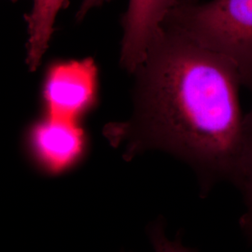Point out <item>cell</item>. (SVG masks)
Here are the masks:
<instances>
[{"label":"cell","mask_w":252,"mask_h":252,"mask_svg":"<svg viewBox=\"0 0 252 252\" xmlns=\"http://www.w3.org/2000/svg\"><path fill=\"white\" fill-rule=\"evenodd\" d=\"M135 110L104 135L124 158L158 150L187 163L207 194L233 182L243 142L242 82L232 63L171 28L162 31L135 70Z\"/></svg>","instance_id":"1"},{"label":"cell","mask_w":252,"mask_h":252,"mask_svg":"<svg viewBox=\"0 0 252 252\" xmlns=\"http://www.w3.org/2000/svg\"><path fill=\"white\" fill-rule=\"evenodd\" d=\"M163 27L223 56L252 89V0H179Z\"/></svg>","instance_id":"2"},{"label":"cell","mask_w":252,"mask_h":252,"mask_svg":"<svg viewBox=\"0 0 252 252\" xmlns=\"http://www.w3.org/2000/svg\"><path fill=\"white\" fill-rule=\"evenodd\" d=\"M26 148L39 171L55 177L81 162L87 150V137L78 121L48 117L30 129Z\"/></svg>","instance_id":"3"},{"label":"cell","mask_w":252,"mask_h":252,"mask_svg":"<svg viewBox=\"0 0 252 252\" xmlns=\"http://www.w3.org/2000/svg\"><path fill=\"white\" fill-rule=\"evenodd\" d=\"M95 81L96 70L91 60L54 65L44 86L48 116L78 121L94 102Z\"/></svg>","instance_id":"4"},{"label":"cell","mask_w":252,"mask_h":252,"mask_svg":"<svg viewBox=\"0 0 252 252\" xmlns=\"http://www.w3.org/2000/svg\"><path fill=\"white\" fill-rule=\"evenodd\" d=\"M179 0H129L124 16L121 63L135 72Z\"/></svg>","instance_id":"5"},{"label":"cell","mask_w":252,"mask_h":252,"mask_svg":"<svg viewBox=\"0 0 252 252\" xmlns=\"http://www.w3.org/2000/svg\"><path fill=\"white\" fill-rule=\"evenodd\" d=\"M65 0H36L27 15V63L35 71L42 60L54 32L56 17Z\"/></svg>","instance_id":"6"},{"label":"cell","mask_w":252,"mask_h":252,"mask_svg":"<svg viewBox=\"0 0 252 252\" xmlns=\"http://www.w3.org/2000/svg\"><path fill=\"white\" fill-rule=\"evenodd\" d=\"M233 183L240 190L245 205L239 226L245 236L252 241V108L245 114L242 149Z\"/></svg>","instance_id":"7"},{"label":"cell","mask_w":252,"mask_h":252,"mask_svg":"<svg viewBox=\"0 0 252 252\" xmlns=\"http://www.w3.org/2000/svg\"><path fill=\"white\" fill-rule=\"evenodd\" d=\"M149 236L153 243L154 252H196L195 250L185 247L180 237L170 240L164 232L162 220H158L149 228Z\"/></svg>","instance_id":"8"},{"label":"cell","mask_w":252,"mask_h":252,"mask_svg":"<svg viewBox=\"0 0 252 252\" xmlns=\"http://www.w3.org/2000/svg\"><path fill=\"white\" fill-rule=\"evenodd\" d=\"M108 0H82L81 7L78 9L77 13V19L82 20L84 18L92 9L98 8L104 3L108 2Z\"/></svg>","instance_id":"9"},{"label":"cell","mask_w":252,"mask_h":252,"mask_svg":"<svg viewBox=\"0 0 252 252\" xmlns=\"http://www.w3.org/2000/svg\"><path fill=\"white\" fill-rule=\"evenodd\" d=\"M33 1H34V2H35V1H36V0H33Z\"/></svg>","instance_id":"10"}]
</instances>
